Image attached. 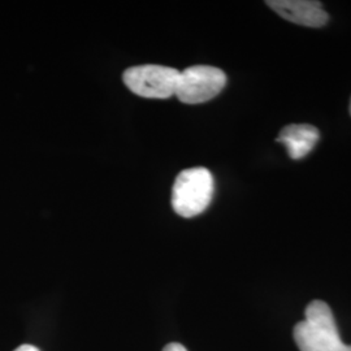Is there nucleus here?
I'll return each mask as SVG.
<instances>
[{"mask_svg":"<svg viewBox=\"0 0 351 351\" xmlns=\"http://www.w3.org/2000/svg\"><path fill=\"white\" fill-rule=\"evenodd\" d=\"M13 351H39L36 346L33 345H21L19 346L17 349H14Z\"/></svg>","mask_w":351,"mask_h":351,"instance_id":"8","label":"nucleus"},{"mask_svg":"<svg viewBox=\"0 0 351 351\" xmlns=\"http://www.w3.org/2000/svg\"><path fill=\"white\" fill-rule=\"evenodd\" d=\"M350 114H351V104H350Z\"/></svg>","mask_w":351,"mask_h":351,"instance_id":"9","label":"nucleus"},{"mask_svg":"<svg viewBox=\"0 0 351 351\" xmlns=\"http://www.w3.org/2000/svg\"><path fill=\"white\" fill-rule=\"evenodd\" d=\"M213 173L203 167L189 168L176 178L172 189V207L182 217H194L207 210L213 201Z\"/></svg>","mask_w":351,"mask_h":351,"instance_id":"2","label":"nucleus"},{"mask_svg":"<svg viewBox=\"0 0 351 351\" xmlns=\"http://www.w3.org/2000/svg\"><path fill=\"white\" fill-rule=\"evenodd\" d=\"M319 138L320 133L314 125L291 124L280 132L277 142L287 147L288 155L293 160H300L314 150Z\"/></svg>","mask_w":351,"mask_h":351,"instance_id":"6","label":"nucleus"},{"mask_svg":"<svg viewBox=\"0 0 351 351\" xmlns=\"http://www.w3.org/2000/svg\"><path fill=\"white\" fill-rule=\"evenodd\" d=\"M180 71L171 66L146 64L128 68L123 80L128 88L142 98L167 99L176 95Z\"/></svg>","mask_w":351,"mask_h":351,"instance_id":"3","label":"nucleus"},{"mask_svg":"<svg viewBox=\"0 0 351 351\" xmlns=\"http://www.w3.org/2000/svg\"><path fill=\"white\" fill-rule=\"evenodd\" d=\"M163 351H188L186 350V348L184 346V345H181V343H177V342H172V343H168L165 348H164Z\"/></svg>","mask_w":351,"mask_h":351,"instance_id":"7","label":"nucleus"},{"mask_svg":"<svg viewBox=\"0 0 351 351\" xmlns=\"http://www.w3.org/2000/svg\"><path fill=\"white\" fill-rule=\"evenodd\" d=\"M226 75L211 65H194L180 72L176 97L185 104L211 101L226 88Z\"/></svg>","mask_w":351,"mask_h":351,"instance_id":"4","label":"nucleus"},{"mask_svg":"<svg viewBox=\"0 0 351 351\" xmlns=\"http://www.w3.org/2000/svg\"><path fill=\"white\" fill-rule=\"evenodd\" d=\"M294 341L301 351H351L342 342L336 319L323 301H313L306 308L304 320L294 326Z\"/></svg>","mask_w":351,"mask_h":351,"instance_id":"1","label":"nucleus"},{"mask_svg":"<svg viewBox=\"0 0 351 351\" xmlns=\"http://www.w3.org/2000/svg\"><path fill=\"white\" fill-rule=\"evenodd\" d=\"M267 4L280 17L297 25L322 27L329 20L323 4L314 0H269Z\"/></svg>","mask_w":351,"mask_h":351,"instance_id":"5","label":"nucleus"}]
</instances>
